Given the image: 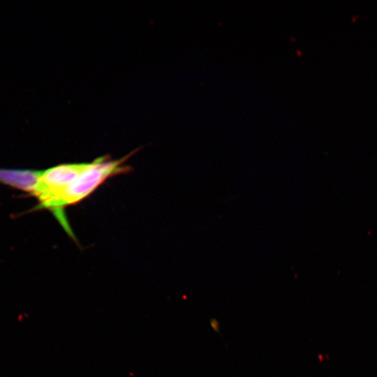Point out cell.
<instances>
[{
  "label": "cell",
  "instance_id": "cell-1",
  "mask_svg": "<svg viewBox=\"0 0 377 377\" xmlns=\"http://www.w3.org/2000/svg\"><path fill=\"white\" fill-rule=\"evenodd\" d=\"M128 156L114 161L103 156L87 163L84 170L64 192L52 214L71 237L74 238V235L65 216V208L85 199L108 179L128 171L129 167L124 165Z\"/></svg>",
  "mask_w": 377,
  "mask_h": 377
},
{
  "label": "cell",
  "instance_id": "cell-2",
  "mask_svg": "<svg viewBox=\"0 0 377 377\" xmlns=\"http://www.w3.org/2000/svg\"><path fill=\"white\" fill-rule=\"evenodd\" d=\"M86 164H61L41 170L30 195L38 201L34 209H45L53 214L64 192L84 170Z\"/></svg>",
  "mask_w": 377,
  "mask_h": 377
},
{
  "label": "cell",
  "instance_id": "cell-3",
  "mask_svg": "<svg viewBox=\"0 0 377 377\" xmlns=\"http://www.w3.org/2000/svg\"><path fill=\"white\" fill-rule=\"evenodd\" d=\"M40 172L29 169L0 168V183L24 191L30 195Z\"/></svg>",
  "mask_w": 377,
  "mask_h": 377
}]
</instances>
